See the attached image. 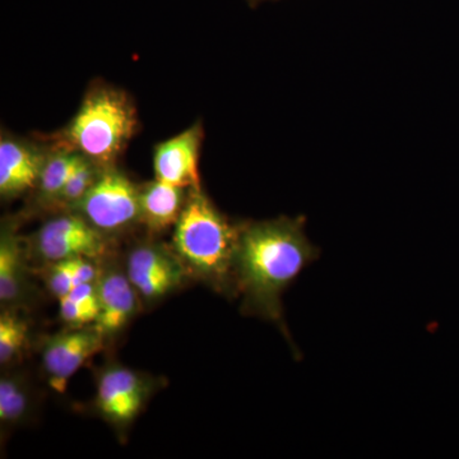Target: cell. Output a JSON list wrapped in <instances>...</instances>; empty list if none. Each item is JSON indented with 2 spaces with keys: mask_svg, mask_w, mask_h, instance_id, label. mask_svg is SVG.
<instances>
[{
  "mask_svg": "<svg viewBox=\"0 0 459 459\" xmlns=\"http://www.w3.org/2000/svg\"><path fill=\"white\" fill-rule=\"evenodd\" d=\"M126 272L142 303L162 300L177 291L189 277L172 247L156 241H143L126 255Z\"/></svg>",
  "mask_w": 459,
  "mask_h": 459,
  "instance_id": "52a82bcc",
  "label": "cell"
},
{
  "mask_svg": "<svg viewBox=\"0 0 459 459\" xmlns=\"http://www.w3.org/2000/svg\"><path fill=\"white\" fill-rule=\"evenodd\" d=\"M320 249L305 234L304 217H279L238 225L235 281L243 312L283 322L282 295L301 272L319 258Z\"/></svg>",
  "mask_w": 459,
  "mask_h": 459,
  "instance_id": "6da1fadb",
  "label": "cell"
},
{
  "mask_svg": "<svg viewBox=\"0 0 459 459\" xmlns=\"http://www.w3.org/2000/svg\"><path fill=\"white\" fill-rule=\"evenodd\" d=\"M180 186L153 180L141 189V223L153 234H161L177 225L188 193Z\"/></svg>",
  "mask_w": 459,
  "mask_h": 459,
  "instance_id": "4fadbf2b",
  "label": "cell"
},
{
  "mask_svg": "<svg viewBox=\"0 0 459 459\" xmlns=\"http://www.w3.org/2000/svg\"><path fill=\"white\" fill-rule=\"evenodd\" d=\"M48 153L35 144L3 135L0 141V195L12 199L38 188Z\"/></svg>",
  "mask_w": 459,
  "mask_h": 459,
  "instance_id": "8fae6325",
  "label": "cell"
},
{
  "mask_svg": "<svg viewBox=\"0 0 459 459\" xmlns=\"http://www.w3.org/2000/svg\"><path fill=\"white\" fill-rule=\"evenodd\" d=\"M72 211L108 237L119 234L141 223V189L110 166L102 169L92 188Z\"/></svg>",
  "mask_w": 459,
  "mask_h": 459,
  "instance_id": "277c9868",
  "label": "cell"
},
{
  "mask_svg": "<svg viewBox=\"0 0 459 459\" xmlns=\"http://www.w3.org/2000/svg\"><path fill=\"white\" fill-rule=\"evenodd\" d=\"M96 287L100 313L93 325L105 340H108L117 337L137 316L142 300L126 268L114 263H102L101 274Z\"/></svg>",
  "mask_w": 459,
  "mask_h": 459,
  "instance_id": "9c48e42d",
  "label": "cell"
},
{
  "mask_svg": "<svg viewBox=\"0 0 459 459\" xmlns=\"http://www.w3.org/2000/svg\"><path fill=\"white\" fill-rule=\"evenodd\" d=\"M75 259V258H74ZM74 259L51 263L47 272V286L54 298H65L74 287Z\"/></svg>",
  "mask_w": 459,
  "mask_h": 459,
  "instance_id": "ac0fdd59",
  "label": "cell"
},
{
  "mask_svg": "<svg viewBox=\"0 0 459 459\" xmlns=\"http://www.w3.org/2000/svg\"><path fill=\"white\" fill-rule=\"evenodd\" d=\"M68 296L80 305L84 316L89 319L90 325H93L100 313L98 287L95 283H82V285L74 286Z\"/></svg>",
  "mask_w": 459,
  "mask_h": 459,
  "instance_id": "d6986e66",
  "label": "cell"
},
{
  "mask_svg": "<svg viewBox=\"0 0 459 459\" xmlns=\"http://www.w3.org/2000/svg\"><path fill=\"white\" fill-rule=\"evenodd\" d=\"M247 2L249 3L250 5H256L259 4V3L270 2V0H247Z\"/></svg>",
  "mask_w": 459,
  "mask_h": 459,
  "instance_id": "44dd1931",
  "label": "cell"
},
{
  "mask_svg": "<svg viewBox=\"0 0 459 459\" xmlns=\"http://www.w3.org/2000/svg\"><path fill=\"white\" fill-rule=\"evenodd\" d=\"M238 225L223 216L204 190L189 189L177 225L171 247L190 276L197 277L214 291L234 298Z\"/></svg>",
  "mask_w": 459,
  "mask_h": 459,
  "instance_id": "7a4b0ae2",
  "label": "cell"
},
{
  "mask_svg": "<svg viewBox=\"0 0 459 459\" xmlns=\"http://www.w3.org/2000/svg\"><path fill=\"white\" fill-rule=\"evenodd\" d=\"M101 171L102 168L91 161L86 156H82L54 205L66 208V210H74L75 205L80 204L84 195L92 188Z\"/></svg>",
  "mask_w": 459,
  "mask_h": 459,
  "instance_id": "e0dca14e",
  "label": "cell"
},
{
  "mask_svg": "<svg viewBox=\"0 0 459 459\" xmlns=\"http://www.w3.org/2000/svg\"><path fill=\"white\" fill-rule=\"evenodd\" d=\"M83 155L69 148L60 147L48 156L38 184L39 199L42 204L54 205L75 166Z\"/></svg>",
  "mask_w": 459,
  "mask_h": 459,
  "instance_id": "9a60e30c",
  "label": "cell"
},
{
  "mask_svg": "<svg viewBox=\"0 0 459 459\" xmlns=\"http://www.w3.org/2000/svg\"><path fill=\"white\" fill-rule=\"evenodd\" d=\"M59 314L60 318H62L63 322H65L69 328H81L91 325L89 319L84 316L83 310L81 309L80 305L72 300L69 296L60 299Z\"/></svg>",
  "mask_w": 459,
  "mask_h": 459,
  "instance_id": "ffe728a7",
  "label": "cell"
},
{
  "mask_svg": "<svg viewBox=\"0 0 459 459\" xmlns=\"http://www.w3.org/2000/svg\"><path fill=\"white\" fill-rule=\"evenodd\" d=\"M201 124H195L170 140L156 147L153 155L155 179L184 189H201L199 155H201Z\"/></svg>",
  "mask_w": 459,
  "mask_h": 459,
  "instance_id": "30bf717a",
  "label": "cell"
},
{
  "mask_svg": "<svg viewBox=\"0 0 459 459\" xmlns=\"http://www.w3.org/2000/svg\"><path fill=\"white\" fill-rule=\"evenodd\" d=\"M137 108L124 91L93 87L60 134L62 147L86 156L100 168L115 166L137 132Z\"/></svg>",
  "mask_w": 459,
  "mask_h": 459,
  "instance_id": "3957f363",
  "label": "cell"
},
{
  "mask_svg": "<svg viewBox=\"0 0 459 459\" xmlns=\"http://www.w3.org/2000/svg\"><path fill=\"white\" fill-rule=\"evenodd\" d=\"M29 344V325L14 310L0 314V365L8 368L20 360Z\"/></svg>",
  "mask_w": 459,
  "mask_h": 459,
  "instance_id": "2e32d148",
  "label": "cell"
},
{
  "mask_svg": "<svg viewBox=\"0 0 459 459\" xmlns=\"http://www.w3.org/2000/svg\"><path fill=\"white\" fill-rule=\"evenodd\" d=\"M33 391L26 374L20 371L3 373L0 377V424L16 428L31 415Z\"/></svg>",
  "mask_w": 459,
  "mask_h": 459,
  "instance_id": "5bb4252c",
  "label": "cell"
},
{
  "mask_svg": "<svg viewBox=\"0 0 459 459\" xmlns=\"http://www.w3.org/2000/svg\"><path fill=\"white\" fill-rule=\"evenodd\" d=\"M31 295L26 249L16 225L4 221L0 231V307L18 312L29 305Z\"/></svg>",
  "mask_w": 459,
  "mask_h": 459,
  "instance_id": "7c38bea8",
  "label": "cell"
},
{
  "mask_svg": "<svg viewBox=\"0 0 459 459\" xmlns=\"http://www.w3.org/2000/svg\"><path fill=\"white\" fill-rule=\"evenodd\" d=\"M159 388V380L119 364L99 371L93 406L108 424L126 430L141 415Z\"/></svg>",
  "mask_w": 459,
  "mask_h": 459,
  "instance_id": "8992f818",
  "label": "cell"
},
{
  "mask_svg": "<svg viewBox=\"0 0 459 459\" xmlns=\"http://www.w3.org/2000/svg\"><path fill=\"white\" fill-rule=\"evenodd\" d=\"M107 342L95 325L68 328L42 344L41 364L51 389L63 394L71 377L104 349Z\"/></svg>",
  "mask_w": 459,
  "mask_h": 459,
  "instance_id": "ba28073f",
  "label": "cell"
},
{
  "mask_svg": "<svg viewBox=\"0 0 459 459\" xmlns=\"http://www.w3.org/2000/svg\"><path fill=\"white\" fill-rule=\"evenodd\" d=\"M30 253L45 264L81 256L104 261L108 255V235L72 211L45 222L30 238Z\"/></svg>",
  "mask_w": 459,
  "mask_h": 459,
  "instance_id": "5b68a950",
  "label": "cell"
}]
</instances>
